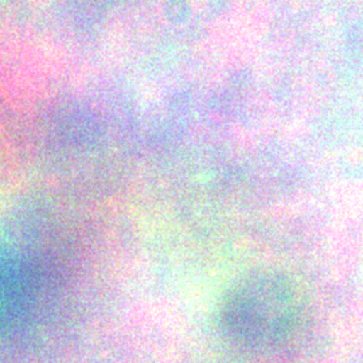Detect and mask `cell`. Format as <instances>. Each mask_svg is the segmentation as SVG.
I'll list each match as a JSON object with an SVG mask.
<instances>
[{"instance_id":"cell-1","label":"cell","mask_w":363,"mask_h":363,"mask_svg":"<svg viewBox=\"0 0 363 363\" xmlns=\"http://www.w3.org/2000/svg\"><path fill=\"white\" fill-rule=\"evenodd\" d=\"M295 295L291 288L271 281H256L237 286L225 304V320L238 337L247 339L271 337L283 328V319L294 316Z\"/></svg>"}]
</instances>
